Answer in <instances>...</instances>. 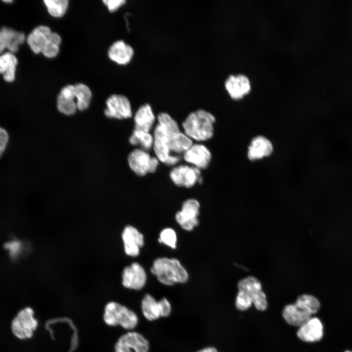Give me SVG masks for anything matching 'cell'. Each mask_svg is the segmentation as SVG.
I'll list each match as a JSON object with an SVG mask.
<instances>
[{
    "instance_id": "obj_5",
    "label": "cell",
    "mask_w": 352,
    "mask_h": 352,
    "mask_svg": "<svg viewBox=\"0 0 352 352\" xmlns=\"http://www.w3.org/2000/svg\"><path fill=\"white\" fill-rule=\"evenodd\" d=\"M200 207L198 201L194 198L183 202L181 209L175 215L176 222L183 230L192 231L198 226Z\"/></svg>"
},
{
    "instance_id": "obj_10",
    "label": "cell",
    "mask_w": 352,
    "mask_h": 352,
    "mask_svg": "<svg viewBox=\"0 0 352 352\" xmlns=\"http://www.w3.org/2000/svg\"><path fill=\"white\" fill-rule=\"evenodd\" d=\"M104 114L108 118L125 119L131 118L132 111L128 98L122 94H112L106 101Z\"/></svg>"
},
{
    "instance_id": "obj_4",
    "label": "cell",
    "mask_w": 352,
    "mask_h": 352,
    "mask_svg": "<svg viewBox=\"0 0 352 352\" xmlns=\"http://www.w3.org/2000/svg\"><path fill=\"white\" fill-rule=\"evenodd\" d=\"M34 314V310L29 307L18 312L11 323V330L16 337L24 340L33 337L38 326V322Z\"/></svg>"
},
{
    "instance_id": "obj_25",
    "label": "cell",
    "mask_w": 352,
    "mask_h": 352,
    "mask_svg": "<svg viewBox=\"0 0 352 352\" xmlns=\"http://www.w3.org/2000/svg\"><path fill=\"white\" fill-rule=\"evenodd\" d=\"M17 64V59L12 52H6L0 55V74L6 82H11L15 79Z\"/></svg>"
},
{
    "instance_id": "obj_12",
    "label": "cell",
    "mask_w": 352,
    "mask_h": 352,
    "mask_svg": "<svg viewBox=\"0 0 352 352\" xmlns=\"http://www.w3.org/2000/svg\"><path fill=\"white\" fill-rule=\"evenodd\" d=\"M274 145L266 136L258 135L250 141L247 149V157L251 161H259L270 157L273 153Z\"/></svg>"
},
{
    "instance_id": "obj_36",
    "label": "cell",
    "mask_w": 352,
    "mask_h": 352,
    "mask_svg": "<svg viewBox=\"0 0 352 352\" xmlns=\"http://www.w3.org/2000/svg\"><path fill=\"white\" fill-rule=\"evenodd\" d=\"M21 246V244L17 241H10L5 245V247L12 256H16L20 253Z\"/></svg>"
},
{
    "instance_id": "obj_34",
    "label": "cell",
    "mask_w": 352,
    "mask_h": 352,
    "mask_svg": "<svg viewBox=\"0 0 352 352\" xmlns=\"http://www.w3.org/2000/svg\"><path fill=\"white\" fill-rule=\"evenodd\" d=\"M10 136L8 131L0 126V158L3 156L8 147Z\"/></svg>"
},
{
    "instance_id": "obj_33",
    "label": "cell",
    "mask_w": 352,
    "mask_h": 352,
    "mask_svg": "<svg viewBox=\"0 0 352 352\" xmlns=\"http://www.w3.org/2000/svg\"><path fill=\"white\" fill-rule=\"evenodd\" d=\"M252 302L249 295L242 290H239L236 299V306L240 310L248 309L252 305Z\"/></svg>"
},
{
    "instance_id": "obj_16",
    "label": "cell",
    "mask_w": 352,
    "mask_h": 352,
    "mask_svg": "<svg viewBox=\"0 0 352 352\" xmlns=\"http://www.w3.org/2000/svg\"><path fill=\"white\" fill-rule=\"evenodd\" d=\"M211 154L208 149L202 144H193L184 153L183 157L188 163L200 169L206 168L211 160Z\"/></svg>"
},
{
    "instance_id": "obj_21",
    "label": "cell",
    "mask_w": 352,
    "mask_h": 352,
    "mask_svg": "<svg viewBox=\"0 0 352 352\" xmlns=\"http://www.w3.org/2000/svg\"><path fill=\"white\" fill-rule=\"evenodd\" d=\"M109 58L120 65L129 64L134 55L132 47L122 40L114 42L108 50Z\"/></svg>"
},
{
    "instance_id": "obj_17",
    "label": "cell",
    "mask_w": 352,
    "mask_h": 352,
    "mask_svg": "<svg viewBox=\"0 0 352 352\" xmlns=\"http://www.w3.org/2000/svg\"><path fill=\"white\" fill-rule=\"evenodd\" d=\"M297 335L300 340L305 342L318 341L323 336V324L319 318L311 317L299 327Z\"/></svg>"
},
{
    "instance_id": "obj_3",
    "label": "cell",
    "mask_w": 352,
    "mask_h": 352,
    "mask_svg": "<svg viewBox=\"0 0 352 352\" xmlns=\"http://www.w3.org/2000/svg\"><path fill=\"white\" fill-rule=\"evenodd\" d=\"M103 320L110 327L121 326L127 330H132L136 327L138 319L132 310L126 306L116 302L108 303L105 306Z\"/></svg>"
},
{
    "instance_id": "obj_2",
    "label": "cell",
    "mask_w": 352,
    "mask_h": 352,
    "mask_svg": "<svg viewBox=\"0 0 352 352\" xmlns=\"http://www.w3.org/2000/svg\"><path fill=\"white\" fill-rule=\"evenodd\" d=\"M216 119L210 112L198 110L190 113L182 123L184 133L191 139L206 141L214 134V124Z\"/></svg>"
},
{
    "instance_id": "obj_8",
    "label": "cell",
    "mask_w": 352,
    "mask_h": 352,
    "mask_svg": "<svg viewBox=\"0 0 352 352\" xmlns=\"http://www.w3.org/2000/svg\"><path fill=\"white\" fill-rule=\"evenodd\" d=\"M239 290L247 293L252 303L259 310H265L267 307V302L265 293L262 290V285L257 278L248 276L242 279L238 284Z\"/></svg>"
},
{
    "instance_id": "obj_11",
    "label": "cell",
    "mask_w": 352,
    "mask_h": 352,
    "mask_svg": "<svg viewBox=\"0 0 352 352\" xmlns=\"http://www.w3.org/2000/svg\"><path fill=\"white\" fill-rule=\"evenodd\" d=\"M147 272L141 264L133 262L126 266L122 273V284L127 288L139 290L146 285Z\"/></svg>"
},
{
    "instance_id": "obj_18",
    "label": "cell",
    "mask_w": 352,
    "mask_h": 352,
    "mask_svg": "<svg viewBox=\"0 0 352 352\" xmlns=\"http://www.w3.org/2000/svg\"><path fill=\"white\" fill-rule=\"evenodd\" d=\"M153 147L156 157L159 161L165 163L171 156L168 138L164 128L157 124L154 128Z\"/></svg>"
},
{
    "instance_id": "obj_1",
    "label": "cell",
    "mask_w": 352,
    "mask_h": 352,
    "mask_svg": "<svg viewBox=\"0 0 352 352\" xmlns=\"http://www.w3.org/2000/svg\"><path fill=\"white\" fill-rule=\"evenodd\" d=\"M151 272L162 284L172 286L188 282L189 273L176 258L160 257L153 262Z\"/></svg>"
},
{
    "instance_id": "obj_19",
    "label": "cell",
    "mask_w": 352,
    "mask_h": 352,
    "mask_svg": "<svg viewBox=\"0 0 352 352\" xmlns=\"http://www.w3.org/2000/svg\"><path fill=\"white\" fill-rule=\"evenodd\" d=\"M25 40L23 33L7 27L2 28L0 30V55L5 49L13 53L17 52Z\"/></svg>"
},
{
    "instance_id": "obj_24",
    "label": "cell",
    "mask_w": 352,
    "mask_h": 352,
    "mask_svg": "<svg viewBox=\"0 0 352 352\" xmlns=\"http://www.w3.org/2000/svg\"><path fill=\"white\" fill-rule=\"evenodd\" d=\"M135 129L149 132L155 121V116L151 105L144 104L141 106L134 116Z\"/></svg>"
},
{
    "instance_id": "obj_26",
    "label": "cell",
    "mask_w": 352,
    "mask_h": 352,
    "mask_svg": "<svg viewBox=\"0 0 352 352\" xmlns=\"http://www.w3.org/2000/svg\"><path fill=\"white\" fill-rule=\"evenodd\" d=\"M167 135L171 151L176 153H184L193 145L191 139L180 130L167 133Z\"/></svg>"
},
{
    "instance_id": "obj_31",
    "label": "cell",
    "mask_w": 352,
    "mask_h": 352,
    "mask_svg": "<svg viewBox=\"0 0 352 352\" xmlns=\"http://www.w3.org/2000/svg\"><path fill=\"white\" fill-rule=\"evenodd\" d=\"M44 2L49 14L55 18L64 16L69 4L67 0H45Z\"/></svg>"
},
{
    "instance_id": "obj_28",
    "label": "cell",
    "mask_w": 352,
    "mask_h": 352,
    "mask_svg": "<svg viewBox=\"0 0 352 352\" xmlns=\"http://www.w3.org/2000/svg\"><path fill=\"white\" fill-rule=\"evenodd\" d=\"M153 136L149 132L134 129L129 138V142L132 145L140 146L145 151L153 147Z\"/></svg>"
},
{
    "instance_id": "obj_35",
    "label": "cell",
    "mask_w": 352,
    "mask_h": 352,
    "mask_svg": "<svg viewBox=\"0 0 352 352\" xmlns=\"http://www.w3.org/2000/svg\"><path fill=\"white\" fill-rule=\"evenodd\" d=\"M104 3L107 6L110 12H114L125 4V0H104Z\"/></svg>"
},
{
    "instance_id": "obj_39",
    "label": "cell",
    "mask_w": 352,
    "mask_h": 352,
    "mask_svg": "<svg viewBox=\"0 0 352 352\" xmlns=\"http://www.w3.org/2000/svg\"><path fill=\"white\" fill-rule=\"evenodd\" d=\"M345 352H352V351H345Z\"/></svg>"
},
{
    "instance_id": "obj_27",
    "label": "cell",
    "mask_w": 352,
    "mask_h": 352,
    "mask_svg": "<svg viewBox=\"0 0 352 352\" xmlns=\"http://www.w3.org/2000/svg\"><path fill=\"white\" fill-rule=\"evenodd\" d=\"M74 92L77 109L80 111L87 110L92 98V92L89 88L83 83L76 84L74 85Z\"/></svg>"
},
{
    "instance_id": "obj_9",
    "label": "cell",
    "mask_w": 352,
    "mask_h": 352,
    "mask_svg": "<svg viewBox=\"0 0 352 352\" xmlns=\"http://www.w3.org/2000/svg\"><path fill=\"white\" fill-rule=\"evenodd\" d=\"M148 341L140 333L129 331L121 335L114 346V352H148Z\"/></svg>"
},
{
    "instance_id": "obj_6",
    "label": "cell",
    "mask_w": 352,
    "mask_h": 352,
    "mask_svg": "<svg viewBox=\"0 0 352 352\" xmlns=\"http://www.w3.org/2000/svg\"><path fill=\"white\" fill-rule=\"evenodd\" d=\"M158 161L156 157H151L145 150L140 149L134 150L128 157L130 168L139 176L155 172L159 164Z\"/></svg>"
},
{
    "instance_id": "obj_20",
    "label": "cell",
    "mask_w": 352,
    "mask_h": 352,
    "mask_svg": "<svg viewBox=\"0 0 352 352\" xmlns=\"http://www.w3.org/2000/svg\"><path fill=\"white\" fill-rule=\"evenodd\" d=\"M58 110L66 115L74 114L77 109L74 95V85L64 87L59 92L57 98Z\"/></svg>"
},
{
    "instance_id": "obj_37",
    "label": "cell",
    "mask_w": 352,
    "mask_h": 352,
    "mask_svg": "<svg viewBox=\"0 0 352 352\" xmlns=\"http://www.w3.org/2000/svg\"><path fill=\"white\" fill-rule=\"evenodd\" d=\"M197 352H218L217 350L212 347L205 348L202 349Z\"/></svg>"
},
{
    "instance_id": "obj_30",
    "label": "cell",
    "mask_w": 352,
    "mask_h": 352,
    "mask_svg": "<svg viewBox=\"0 0 352 352\" xmlns=\"http://www.w3.org/2000/svg\"><path fill=\"white\" fill-rule=\"evenodd\" d=\"M62 42L60 36L56 32H51L47 43L42 51V53L46 57L53 58L59 53L60 45Z\"/></svg>"
},
{
    "instance_id": "obj_29",
    "label": "cell",
    "mask_w": 352,
    "mask_h": 352,
    "mask_svg": "<svg viewBox=\"0 0 352 352\" xmlns=\"http://www.w3.org/2000/svg\"><path fill=\"white\" fill-rule=\"evenodd\" d=\"M294 304L311 315L316 313L320 308L319 301L310 294H305L299 296Z\"/></svg>"
},
{
    "instance_id": "obj_22",
    "label": "cell",
    "mask_w": 352,
    "mask_h": 352,
    "mask_svg": "<svg viewBox=\"0 0 352 352\" xmlns=\"http://www.w3.org/2000/svg\"><path fill=\"white\" fill-rule=\"evenodd\" d=\"M50 28L45 25H40L35 28L26 38L27 43L32 51L36 54L42 52L47 43L51 33Z\"/></svg>"
},
{
    "instance_id": "obj_32",
    "label": "cell",
    "mask_w": 352,
    "mask_h": 352,
    "mask_svg": "<svg viewBox=\"0 0 352 352\" xmlns=\"http://www.w3.org/2000/svg\"><path fill=\"white\" fill-rule=\"evenodd\" d=\"M157 241L159 243L175 249L177 247V242L176 233L173 228L166 227L160 232Z\"/></svg>"
},
{
    "instance_id": "obj_38",
    "label": "cell",
    "mask_w": 352,
    "mask_h": 352,
    "mask_svg": "<svg viewBox=\"0 0 352 352\" xmlns=\"http://www.w3.org/2000/svg\"><path fill=\"white\" fill-rule=\"evenodd\" d=\"M3 1H4L5 2L10 3V2H12V0H3Z\"/></svg>"
},
{
    "instance_id": "obj_13",
    "label": "cell",
    "mask_w": 352,
    "mask_h": 352,
    "mask_svg": "<svg viewBox=\"0 0 352 352\" xmlns=\"http://www.w3.org/2000/svg\"><path fill=\"white\" fill-rule=\"evenodd\" d=\"M200 170L194 166L181 165L174 167L170 173V177L177 186L191 188L200 181Z\"/></svg>"
},
{
    "instance_id": "obj_14",
    "label": "cell",
    "mask_w": 352,
    "mask_h": 352,
    "mask_svg": "<svg viewBox=\"0 0 352 352\" xmlns=\"http://www.w3.org/2000/svg\"><path fill=\"white\" fill-rule=\"evenodd\" d=\"M224 88L232 99L238 100L249 93L251 84L249 78L244 74H230L225 80Z\"/></svg>"
},
{
    "instance_id": "obj_7",
    "label": "cell",
    "mask_w": 352,
    "mask_h": 352,
    "mask_svg": "<svg viewBox=\"0 0 352 352\" xmlns=\"http://www.w3.org/2000/svg\"><path fill=\"white\" fill-rule=\"evenodd\" d=\"M141 309L144 317L149 321L167 317L171 312V305L165 297L157 301L150 294H146L141 301Z\"/></svg>"
},
{
    "instance_id": "obj_23",
    "label": "cell",
    "mask_w": 352,
    "mask_h": 352,
    "mask_svg": "<svg viewBox=\"0 0 352 352\" xmlns=\"http://www.w3.org/2000/svg\"><path fill=\"white\" fill-rule=\"evenodd\" d=\"M282 315L285 321L290 325L300 327L312 317V315L295 304L285 307Z\"/></svg>"
},
{
    "instance_id": "obj_15",
    "label": "cell",
    "mask_w": 352,
    "mask_h": 352,
    "mask_svg": "<svg viewBox=\"0 0 352 352\" xmlns=\"http://www.w3.org/2000/svg\"><path fill=\"white\" fill-rule=\"evenodd\" d=\"M122 239L126 254L130 257H136L144 246L145 239L143 234L133 226H126L122 233Z\"/></svg>"
}]
</instances>
